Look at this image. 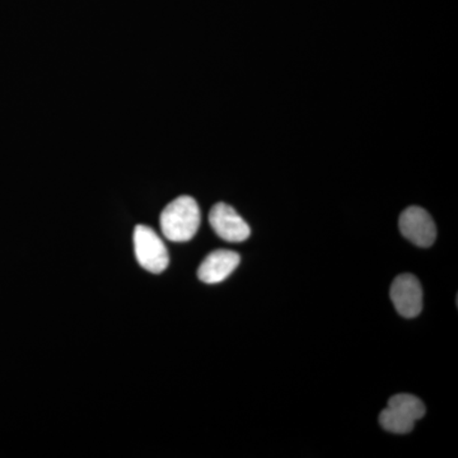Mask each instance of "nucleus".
Masks as SVG:
<instances>
[{
	"mask_svg": "<svg viewBox=\"0 0 458 458\" xmlns=\"http://www.w3.org/2000/svg\"><path fill=\"white\" fill-rule=\"evenodd\" d=\"M200 222V208L197 200L183 195L171 201L162 212V233L172 242H188L198 233Z\"/></svg>",
	"mask_w": 458,
	"mask_h": 458,
	"instance_id": "f257e3e1",
	"label": "nucleus"
},
{
	"mask_svg": "<svg viewBox=\"0 0 458 458\" xmlns=\"http://www.w3.org/2000/svg\"><path fill=\"white\" fill-rule=\"evenodd\" d=\"M134 250L137 260L143 269L152 274L164 273L170 264L167 247L148 225H137L134 231Z\"/></svg>",
	"mask_w": 458,
	"mask_h": 458,
	"instance_id": "f03ea898",
	"label": "nucleus"
},
{
	"mask_svg": "<svg viewBox=\"0 0 458 458\" xmlns=\"http://www.w3.org/2000/svg\"><path fill=\"white\" fill-rule=\"evenodd\" d=\"M401 234L419 247H429L436 242L437 227L430 214L423 208L409 207L400 216Z\"/></svg>",
	"mask_w": 458,
	"mask_h": 458,
	"instance_id": "7ed1b4c3",
	"label": "nucleus"
},
{
	"mask_svg": "<svg viewBox=\"0 0 458 458\" xmlns=\"http://www.w3.org/2000/svg\"><path fill=\"white\" fill-rule=\"evenodd\" d=\"M209 223L213 231L227 242H243L251 236V228L245 219L228 204L214 205L210 210Z\"/></svg>",
	"mask_w": 458,
	"mask_h": 458,
	"instance_id": "20e7f679",
	"label": "nucleus"
},
{
	"mask_svg": "<svg viewBox=\"0 0 458 458\" xmlns=\"http://www.w3.org/2000/svg\"><path fill=\"white\" fill-rule=\"evenodd\" d=\"M391 300L394 309L406 318H417L423 309V289L417 276L403 274L391 285Z\"/></svg>",
	"mask_w": 458,
	"mask_h": 458,
	"instance_id": "39448f33",
	"label": "nucleus"
},
{
	"mask_svg": "<svg viewBox=\"0 0 458 458\" xmlns=\"http://www.w3.org/2000/svg\"><path fill=\"white\" fill-rule=\"evenodd\" d=\"M241 258L231 250H216L210 252L198 269L199 279L207 284H216L228 278L240 265Z\"/></svg>",
	"mask_w": 458,
	"mask_h": 458,
	"instance_id": "423d86ee",
	"label": "nucleus"
},
{
	"mask_svg": "<svg viewBox=\"0 0 458 458\" xmlns=\"http://www.w3.org/2000/svg\"><path fill=\"white\" fill-rule=\"evenodd\" d=\"M379 424L387 432L396 434H408L414 429L415 420L406 417L403 412L393 408H386L379 414Z\"/></svg>",
	"mask_w": 458,
	"mask_h": 458,
	"instance_id": "0eeeda50",
	"label": "nucleus"
},
{
	"mask_svg": "<svg viewBox=\"0 0 458 458\" xmlns=\"http://www.w3.org/2000/svg\"><path fill=\"white\" fill-rule=\"evenodd\" d=\"M387 406L388 408H393L397 410V411L403 412L406 417L415 421L426 415V406L421 403V400L412 396V394H394V396L388 400Z\"/></svg>",
	"mask_w": 458,
	"mask_h": 458,
	"instance_id": "6e6552de",
	"label": "nucleus"
}]
</instances>
